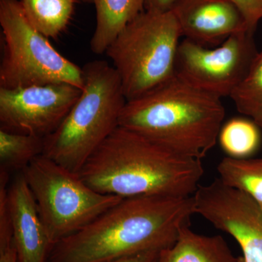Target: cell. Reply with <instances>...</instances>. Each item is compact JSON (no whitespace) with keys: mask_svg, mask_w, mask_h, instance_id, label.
<instances>
[{"mask_svg":"<svg viewBox=\"0 0 262 262\" xmlns=\"http://www.w3.org/2000/svg\"><path fill=\"white\" fill-rule=\"evenodd\" d=\"M239 10L245 20L248 33L254 35L262 19V0H229Z\"/></svg>","mask_w":262,"mask_h":262,"instance_id":"20","label":"cell"},{"mask_svg":"<svg viewBox=\"0 0 262 262\" xmlns=\"http://www.w3.org/2000/svg\"><path fill=\"white\" fill-rule=\"evenodd\" d=\"M217 171L225 185L244 193L262 207V158L226 157L219 163Z\"/></svg>","mask_w":262,"mask_h":262,"instance_id":"16","label":"cell"},{"mask_svg":"<svg viewBox=\"0 0 262 262\" xmlns=\"http://www.w3.org/2000/svg\"><path fill=\"white\" fill-rule=\"evenodd\" d=\"M196 213L194 196H139L116 205L52 248L47 262H114L161 251Z\"/></svg>","mask_w":262,"mask_h":262,"instance_id":"1","label":"cell"},{"mask_svg":"<svg viewBox=\"0 0 262 262\" xmlns=\"http://www.w3.org/2000/svg\"><path fill=\"white\" fill-rule=\"evenodd\" d=\"M203 173L202 160L179 154L121 126L78 173L97 192L122 198L192 196Z\"/></svg>","mask_w":262,"mask_h":262,"instance_id":"2","label":"cell"},{"mask_svg":"<svg viewBox=\"0 0 262 262\" xmlns=\"http://www.w3.org/2000/svg\"><path fill=\"white\" fill-rule=\"evenodd\" d=\"M29 21L48 39H56L70 24L78 0H20Z\"/></svg>","mask_w":262,"mask_h":262,"instance_id":"15","label":"cell"},{"mask_svg":"<svg viewBox=\"0 0 262 262\" xmlns=\"http://www.w3.org/2000/svg\"><path fill=\"white\" fill-rule=\"evenodd\" d=\"M171 11L182 37L205 47H216L233 34L248 32L244 15L229 0H177Z\"/></svg>","mask_w":262,"mask_h":262,"instance_id":"10","label":"cell"},{"mask_svg":"<svg viewBox=\"0 0 262 262\" xmlns=\"http://www.w3.org/2000/svg\"><path fill=\"white\" fill-rule=\"evenodd\" d=\"M177 0H145L146 10L156 12L170 11Z\"/></svg>","mask_w":262,"mask_h":262,"instance_id":"21","label":"cell"},{"mask_svg":"<svg viewBox=\"0 0 262 262\" xmlns=\"http://www.w3.org/2000/svg\"><path fill=\"white\" fill-rule=\"evenodd\" d=\"M225 115L222 98L175 75L147 94L127 101L119 126L179 154L202 160L216 144Z\"/></svg>","mask_w":262,"mask_h":262,"instance_id":"3","label":"cell"},{"mask_svg":"<svg viewBox=\"0 0 262 262\" xmlns=\"http://www.w3.org/2000/svg\"><path fill=\"white\" fill-rule=\"evenodd\" d=\"M253 36L237 33L213 48L183 39L177 52L176 76L217 97H229L257 56Z\"/></svg>","mask_w":262,"mask_h":262,"instance_id":"8","label":"cell"},{"mask_svg":"<svg viewBox=\"0 0 262 262\" xmlns=\"http://www.w3.org/2000/svg\"><path fill=\"white\" fill-rule=\"evenodd\" d=\"M8 208L18 262H47L53 247L21 172L9 184Z\"/></svg>","mask_w":262,"mask_h":262,"instance_id":"12","label":"cell"},{"mask_svg":"<svg viewBox=\"0 0 262 262\" xmlns=\"http://www.w3.org/2000/svg\"><path fill=\"white\" fill-rule=\"evenodd\" d=\"M81 93L67 83L0 88V129L46 139L59 127Z\"/></svg>","mask_w":262,"mask_h":262,"instance_id":"9","label":"cell"},{"mask_svg":"<svg viewBox=\"0 0 262 262\" xmlns=\"http://www.w3.org/2000/svg\"><path fill=\"white\" fill-rule=\"evenodd\" d=\"M206 220L232 236L244 262H262V207L244 193L229 189L210 203Z\"/></svg>","mask_w":262,"mask_h":262,"instance_id":"11","label":"cell"},{"mask_svg":"<svg viewBox=\"0 0 262 262\" xmlns=\"http://www.w3.org/2000/svg\"><path fill=\"white\" fill-rule=\"evenodd\" d=\"M53 246L116 205L120 196L101 194L71 171L40 155L21 171Z\"/></svg>","mask_w":262,"mask_h":262,"instance_id":"6","label":"cell"},{"mask_svg":"<svg viewBox=\"0 0 262 262\" xmlns=\"http://www.w3.org/2000/svg\"><path fill=\"white\" fill-rule=\"evenodd\" d=\"M78 1L82 2V3H89V4H94L96 0H78Z\"/></svg>","mask_w":262,"mask_h":262,"instance_id":"24","label":"cell"},{"mask_svg":"<svg viewBox=\"0 0 262 262\" xmlns=\"http://www.w3.org/2000/svg\"><path fill=\"white\" fill-rule=\"evenodd\" d=\"M234 262H244V258H243L242 256H238V257L236 258V260L234 261Z\"/></svg>","mask_w":262,"mask_h":262,"instance_id":"25","label":"cell"},{"mask_svg":"<svg viewBox=\"0 0 262 262\" xmlns=\"http://www.w3.org/2000/svg\"><path fill=\"white\" fill-rule=\"evenodd\" d=\"M82 71L80 98L59 127L44 139L42 153L76 173L119 126L127 102L113 66L95 60L85 63Z\"/></svg>","mask_w":262,"mask_h":262,"instance_id":"4","label":"cell"},{"mask_svg":"<svg viewBox=\"0 0 262 262\" xmlns=\"http://www.w3.org/2000/svg\"><path fill=\"white\" fill-rule=\"evenodd\" d=\"M160 251L148 252L122 258L114 262H159Z\"/></svg>","mask_w":262,"mask_h":262,"instance_id":"23","label":"cell"},{"mask_svg":"<svg viewBox=\"0 0 262 262\" xmlns=\"http://www.w3.org/2000/svg\"><path fill=\"white\" fill-rule=\"evenodd\" d=\"M4 46L0 88L67 83L83 89L82 68L62 56L29 21L20 0H0Z\"/></svg>","mask_w":262,"mask_h":262,"instance_id":"7","label":"cell"},{"mask_svg":"<svg viewBox=\"0 0 262 262\" xmlns=\"http://www.w3.org/2000/svg\"><path fill=\"white\" fill-rule=\"evenodd\" d=\"M218 141L227 157L252 158L262 145V128L247 117H234L222 125Z\"/></svg>","mask_w":262,"mask_h":262,"instance_id":"17","label":"cell"},{"mask_svg":"<svg viewBox=\"0 0 262 262\" xmlns=\"http://www.w3.org/2000/svg\"><path fill=\"white\" fill-rule=\"evenodd\" d=\"M0 262H18L13 239L4 246H0Z\"/></svg>","mask_w":262,"mask_h":262,"instance_id":"22","label":"cell"},{"mask_svg":"<svg viewBox=\"0 0 262 262\" xmlns=\"http://www.w3.org/2000/svg\"><path fill=\"white\" fill-rule=\"evenodd\" d=\"M229 97L239 113L262 128V51L258 52L247 75Z\"/></svg>","mask_w":262,"mask_h":262,"instance_id":"19","label":"cell"},{"mask_svg":"<svg viewBox=\"0 0 262 262\" xmlns=\"http://www.w3.org/2000/svg\"><path fill=\"white\" fill-rule=\"evenodd\" d=\"M44 138L0 129L1 168L21 172L32 160L42 155Z\"/></svg>","mask_w":262,"mask_h":262,"instance_id":"18","label":"cell"},{"mask_svg":"<svg viewBox=\"0 0 262 262\" xmlns=\"http://www.w3.org/2000/svg\"><path fill=\"white\" fill-rule=\"evenodd\" d=\"M145 0H96V24L90 42L91 51L105 53L122 29L145 10Z\"/></svg>","mask_w":262,"mask_h":262,"instance_id":"14","label":"cell"},{"mask_svg":"<svg viewBox=\"0 0 262 262\" xmlns=\"http://www.w3.org/2000/svg\"><path fill=\"white\" fill-rule=\"evenodd\" d=\"M236 258L222 236L198 234L187 225L170 247L160 251L159 262H234Z\"/></svg>","mask_w":262,"mask_h":262,"instance_id":"13","label":"cell"},{"mask_svg":"<svg viewBox=\"0 0 262 262\" xmlns=\"http://www.w3.org/2000/svg\"><path fill=\"white\" fill-rule=\"evenodd\" d=\"M182 37L173 12L144 10L106 49L127 101L147 94L176 75Z\"/></svg>","mask_w":262,"mask_h":262,"instance_id":"5","label":"cell"}]
</instances>
